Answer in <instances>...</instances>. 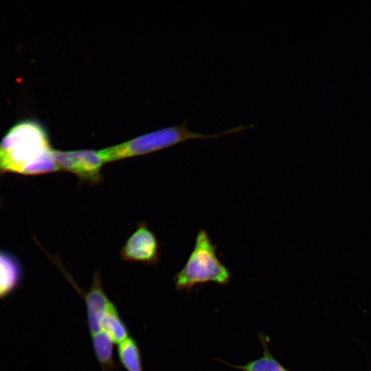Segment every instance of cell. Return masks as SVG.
<instances>
[{
	"label": "cell",
	"mask_w": 371,
	"mask_h": 371,
	"mask_svg": "<svg viewBox=\"0 0 371 371\" xmlns=\"http://www.w3.org/2000/svg\"><path fill=\"white\" fill-rule=\"evenodd\" d=\"M54 150L39 123L20 122L0 142V174L34 176L59 171Z\"/></svg>",
	"instance_id": "6da1fadb"
},
{
	"label": "cell",
	"mask_w": 371,
	"mask_h": 371,
	"mask_svg": "<svg viewBox=\"0 0 371 371\" xmlns=\"http://www.w3.org/2000/svg\"><path fill=\"white\" fill-rule=\"evenodd\" d=\"M188 122L189 119H187L179 124L155 131L124 143L99 150V155L104 164H106L148 154L192 139H214L223 135L238 133L256 126L254 124L241 125L218 133L210 135L190 131L188 127Z\"/></svg>",
	"instance_id": "7a4b0ae2"
},
{
	"label": "cell",
	"mask_w": 371,
	"mask_h": 371,
	"mask_svg": "<svg viewBox=\"0 0 371 371\" xmlns=\"http://www.w3.org/2000/svg\"><path fill=\"white\" fill-rule=\"evenodd\" d=\"M231 276L229 269L217 257L216 247L207 233L201 229L184 267L175 274L174 282L177 291H189L196 284L209 282L226 284Z\"/></svg>",
	"instance_id": "3957f363"
},
{
	"label": "cell",
	"mask_w": 371,
	"mask_h": 371,
	"mask_svg": "<svg viewBox=\"0 0 371 371\" xmlns=\"http://www.w3.org/2000/svg\"><path fill=\"white\" fill-rule=\"evenodd\" d=\"M59 171H66L76 176L80 182L98 185L102 181V168L104 164L98 150H54Z\"/></svg>",
	"instance_id": "277c9868"
},
{
	"label": "cell",
	"mask_w": 371,
	"mask_h": 371,
	"mask_svg": "<svg viewBox=\"0 0 371 371\" xmlns=\"http://www.w3.org/2000/svg\"><path fill=\"white\" fill-rule=\"evenodd\" d=\"M121 259L147 265L157 264L159 260V243L155 234L144 221L127 238L120 251Z\"/></svg>",
	"instance_id": "5b68a950"
},
{
	"label": "cell",
	"mask_w": 371,
	"mask_h": 371,
	"mask_svg": "<svg viewBox=\"0 0 371 371\" xmlns=\"http://www.w3.org/2000/svg\"><path fill=\"white\" fill-rule=\"evenodd\" d=\"M23 268L13 254L0 251V299L12 293L20 284Z\"/></svg>",
	"instance_id": "8992f818"
},
{
	"label": "cell",
	"mask_w": 371,
	"mask_h": 371,
	"mask_svg": "<svg viewBox=\"0 0 371 371\" xmlns=\"http://www.w3.org/2000/svg\"><path fill=\"white\" fill-rule=\"evenodd\" d=\"M118 359L126 371H144L139 346L131 337L117 344Z\"/></svg>",
	"instance_id": "52a82bcc"
},
{
	"label": "cell",
	"mask_w": 371,
	"mask_h": 371,
	"mask_svg": "<svg viewBox=\"0 0 371 371\" xmlns=\"http://www.w3.org/2000/svg\"><path fill=\"white\" fill-rule=\"evenodd\" d=\"M263 346L262 355L245 365L232 366L243 371H289L270 353L263 336L260 335Z\"/></svg>",
	"instance_id": "ba28073f"
}]
</instances>
